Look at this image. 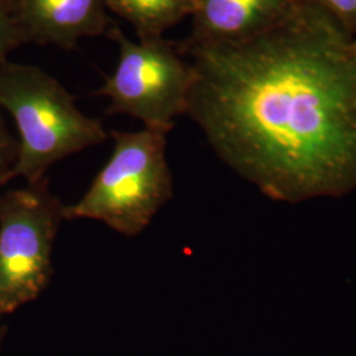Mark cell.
Segmentation results:
<instances>
[{
	"label": "cell",
	"mask_w": 356,
	"mask_h": 356,
	"mask_svg": "<svg viewBox=\"0 0 356 356\" xmlns=\"http://www.w3.org/2000/svg\"><path fill=\"white\" fill-rule=\"evenodd\" d=\"M24 44L74 49L79 40L107 36L114 26L106 0H13Z\"/></svg>",
	"instance_id": "6"
},
{
	"label": "cell",
	"mask_w": 356,
	"mask_h": 356,
	"mask_svg": "<svg viewBox=\"0 0 356 356\" xmlns=\"http://www.w3.org/2000/svg\"><path fill=\"white\" fill-rule=\"evenodd\" d=\"M64 206L47 177L0 195V314L38 300L48 288Z\"/></svg>",
	"instance_id": "5"
},
{
	"label": "cell",
	"mask_w": 356,
	"mask_h": 356,
	"mask_svg": "<svg viewBox=\"0 0 356 356\" xmlns=\"http://www.w3.org/2000/svg\"><path fill=\"white\" fill-rule=\"evenodd\" d=\"M107 38L118 44L113 76L97 91L108 99L110 115L138 119L143 128L168 135L186 115L193 69L179 45L164 38L132 41L114 24Z\"/></svg>",
	"instance_id": "4"
},
{
	"label": "cell",
	"mask_w": 356,
	"mask_h": 356,
	"mask_svg": "<svg viewBox=\"0 0 356 356\" xmlns=\"http://www.w3.org/2000/svg\"><path fill=\"white\" fill-rule=\"evenodd\" d=\"M348 31L356 26V0H316Z\"/></svg>",
	"instance_id": "11"
},
{
	"label": "cell",
	"mask_w": 356,
	"mask_h": 356,
	"mask_svg": "<svg viewBox=\"0 0 356 356\" xmlns=\"http://www.w3.org/2000/svg\"><path fill=\"white\" fill-rule=\"evenodd\" d=\"M111 135L114 147L107 163L76 202L65 204V220H97L134 238L175 194L166 135L148 128Z\"/></svg>",
	"instance_id": "3"
},
{
	"label": "cell",
	"mask_w": 356,
	"mask_h": 356,
	"mask_svg": "<svg viewBox=\"0 0 356 356\" xmlns=\"http://www.w3.org/2000/svg\"><path fill=\"white\" fill-rule=\"evenodd\" d=\"M23 44L13 0H0V64L8 61V56Z\"/></svg>",
	"instance_id": "9"
},
{
	"label": "cell",
	"mask_w": 356,
	"mask_h": 356,
	"mask_svg": "<svg viewBox=\"0 0 356 356\" xmlns=\"http://www.w3.org/2000/svg\"><path fill=\"white\" fill-rule=\"evenodd\" d=\"M300 0H198L186 45L251 38L276 26Z\"/></svg>",
	"instance_id": "7"
},
{
	"label": "cell",
	"mask_w": 356,
	"mask_h": 356,
	"mask_svg": "<svg viewBox=\"0 0 356 356\" xmlns=\"http://www.w3.org/2000/svg\"><path fill=\"white\" fill-rule=\"evenodd\" d=\"M355 45H356V41H355Z\"/></svg>",
	"instance_id": "13"
},
{
	"label": "cell",
	"mask_w": 356,
	"mask_h": 356,
	"mask_svg": "<svg viewBox=\"0 0 356 356\" xmlns=\"http://www.w3.org/2000/svg\"><path fill=\"white\" fill-rule=\"evenodd\" d=\"M0 107L13 116L20 136L13 177L26 178L28 184L108 136L102 123L83 114L54 76L32 65L0 64Z\"/></svg>",
	"instance_id": "2"
},
{
	"label": "cell",
	"mask_w": 356,
	"mask_h": 356,
	"mask_svg": "<svg viewBox=\"0 0 356 356\" xmlns=\"http://www.w3.org/2000/svg\"><path fill=\"white\" fill-rule=\"evenodd\" d=\"M16 157L17 144L13 143V138L0 119V185L13 179Z\"/></svg>",
	"instance_id": "10"
},
{
	"label": "cell",
	"mask_w": 356,
	"mask_h": 356,
	"mask_svg": "<svg viewBox=\"0 0 356 356\" xmlns=\"http://www.w3.org/2000/svg\"><path fill=\"white\" fill-rule=\"evenodd\" d=\"M178 45L186 115L238 176L289 204L356 191L355 41L316 0L251 38Z\"/></svg>",
	"instance_id": "1"
},
{
	"label": "cell",
	"mask_w": 356,
	"mask_h": 356,
	"mask_svg": "<svg viewBox=\"0 0 356 356\" xmlns=\"http://www.w3.org/2000/svg\"><path fill=\"white\" fill-rule=\"evenodd\" d=\"M4 335H6V326L0 323V346H1V342H3Z\"/></svg>",
	"instance_id": "12"
},
{
	"label": "cell",
	"mask_w": 356,
	"mask_h": 356,
	"mask_svg": "<svg viewBox=\"0 0 356 356\" xmlns=\"http://www.w3.org/2000/svg\"><path fill=\"white\" fill-rule=\"evenodd\" d=\"M198 0H106L108 11L134 26L139 40H154L193 15Z\"/></svg>",
	"instance_id": "8"
}]
</instances>
